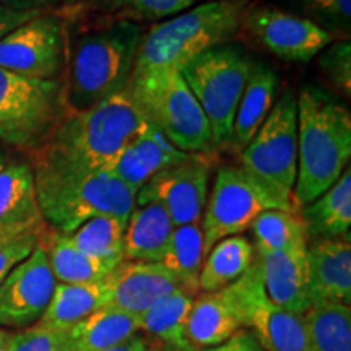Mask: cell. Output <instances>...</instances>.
Instances as JSON below:
<instances>
[{"instance_id": "6da1fadb", "label": "cell", "mask_w": 351, "mask_h": 351, "mask_svg": "<svg viewBox=\"0 0 351 351\" xmlns=\"http://www.w3.org/2000/svg\"><path fill=\"white\" fill-rule=\"evenodd\" d=\"M39 210L47 226L70 234L88 219L109 215L127 223L135 192L109 169H93L56 148L43 147L28 156Z\"/></svg>"}, {"instance_id": "5b68a950", "label": "cell", "mask_w": 351, "mask_h": 351, "mask_svg": "<svg viewBox=\"0 0 351 351\" xmlns=\"http://www.w3.org/2000/svg\"><path fill=\"white\" fill-rule=\"evenodd\" d=\"M145 121L186 153L215 152L212 129L179 70L132 75L125 86Z\"/></svg>"}, {"instance_id": "8d00e7d4", "label": "cell", "mask_w": 351, "mask_h": 351, "mask_svg": "<svg viewBox=\"0 0 351 351\" xmlns=\"http://www.w3.org/2000/svg\"><path fill=\"white\" fill-rule=\"evenodd\" d=\"M319 65L341 93L351 95V44L348 39L328 44L326 52L320 56Z\"/></svg>"}, {"instance_id": "e0dca14e", "label": "cell", "mask_w": 351, "mask_h": 351, "mask_svg": "<svg viewBox=\"0 0 351 351\" xmlns=\"http://www.w3.org/2000/svg\"><path fill=\"white\" fill-rule=\"evenodd\" d=\"M245 328L244 311L234 283L194 298L186 326V341L194 348L223 343Z\"/></svg>"}, {"instance_id": "f546056e", "label": "cell", "mask_w": 351, "mask_h": 351, "mask_svg": "<svg viewBox=\"0 0 351 351\" xmlns=\"http://www.w3.org/2000/svg\"><path fill=\"white\" fill-rule=\"evenodd\" d=\"M194 298L184 288H178L163 300L153 304L147 313L138 317V328L142 335L165 345L184 346L186 326L191 314Z\"/></svg>"}, {"instance_id": "30bf717a", "label": "cell", "mask_w": 351, "mask_h": 351, "mask_svg": "<svg viewBox=\"0 0 351 351\" xmlns=\"http://www.w3.org/2000/svg\"><path fill=\"white\" fill-rule=\"evenodd\" d=\"M241 166L280 195L293 200L298 173V101L287 90L251 142L241 150Z\"/></svg>"}, {"instance_id": "bcb514c9", "label": "cell", "mask_w": 351, "mask_h": 351, "mask_svg": "<svg viewBox=\"0 0 351 351\" xmlns=\"http://www.w3.org/2000/svg\"><path fill=\"white\" fill-rule=\"evenodd\" d=\"M83 2H86V0H64V3H67L69 7H72V5H80V3H83Z\"/></svg>"}, {"instance_id": "9c48e42d", "label": "cell", "mask_w": 351, "mask_h": 351, "mask_svg": "<svg viewBox=\"0 0 351 351\" xmlns=\"http://www.w3.org/2000/svg\"><path fill=\"white\" fill-rule=\"evenodd\" d=\"M267 210L300 212L295 202L280 195L243 166H219L200 221L205 256L218 241L249 230Z\"/></svg>"}, {"instance_id": "f6af8a7d", "label": "cell", "mask_w": 351, "mask_h": 351, "mask_svg": "<svg viewBox=\"0 0 351 351\" xmlns=\"http://www.w3.org/2000/svg\"><path fill=\"white\" fill-rule=\"evenodd\" d=\"M8 339H10V333L0 327V351H8Z\"/></svg>"}, {"instance_id": "9a60e30c", "label": "cell", "mask_w": 351, "mask_h": 351, "mask_svg": "<svg viewBox=\"0 0 351 351\" xmlns=\"http://www.w3.org/2000/svg\"><path fill=\"white\" fill-rule=\"evenodd\" d=\"M56 276L41 245L13 269L0 285V327H33L49 304Z\"/></svg>"}, {"instance_id": "ffe728a7", "label": "cell", "mask_w": 351, "mask_h": 351, "mask_svg": "<svg viewBox=\"0 0 351 351\" xmlns=\"http://www.w3.org/2000/svg\"><path fill=\"white\" fill-rule=\"evenodd\" d=\"M307 249V247H306ZM306 249L285 252H256L267 296L276 306L302 315L313 304Z\"/></svg>"}, {"instance_id": "7402d4cb", "label": "cell", "mask_w": 351, "mask_h": 351, "mask_svg": "<svg viewBox=\"0 0 351 351\" xmlns=\"http://www.w3.org/2000/svg\"><path fill=\"white\" fill-rule=\"evenodd\" d=\"M307 241L335 239L350 234L351 169L350 166L322 195L300 208Z\"/></svg>"}, {"instance_id": "60d3db41", "label": "cell", "mask_w": 351, "mask_h": 351, "mask_svg": "<svg viewBox=\"0 0 351 351\" xmlns=\"http://www.w3.org/2000/svg\"><path fill=\"white\" fill-rule=\"evenodd\" d=\"M64 0H0V5L20 12H41L49 13L60 7Z\"/></svg>"}, {"instance_id": "d4e9b609", "label": "cell", "mask_w": 351, "mask_h": 351, "mask_svg": "<svg viewBox=\"0 0 351 351\" xmlns=\"http://www.w3.org/2000/svg\"><path fill=\"white\" fill-rule=\"evenodd\" d=\"M39 245L46 252L57 283L95 285L106 278L111 269L73 245L67 234L44 226L39 234Z\"/></svg>"}, {"instance_id": "8992f818", "label": "cell", "mask_w": 351, "mask_h": 351, "mask_svg": "<svg viewBox=\"0 0 351 351\" xmlns=\"http://www.w3.org/2000/svg\"><path fill=\"white\" fill-rule=\"evenodd\" d=\"M62 80H38L0 69V142L32 153L51 142L67 119Z\"/></svg>"}, {"instance_id": "5bb4252c", "label": "cell", "mask_w": 351, "mask_h": 351, "mask_svg": "<svg viewBox=\"0 0 351 351\" xmlns=\"http://www.w3.org/2000/svg\"><path fill=\"white\" fill-rule=\"evenodd\" d=\"M234 288L244 311L245 328L263 351H306L304 315L289 313L269 300L256 258L236 280Z\"/></svg>"}, {"instance_id": "b9f144b4", "label": "cell", "mask_w": 351, "mask_h": 351, "mask_svg": "<svg viewBox=\"0 0 351 351\" xmlns=\"http://www.w3.org/2000/svg\"><path fill=\"white\" fill-rule=\"evenodd\" d=\"M148 348V339L142 333H137L132 339H129L124 343L114 346V348H109L106 351H147Z\"/></svg>"}, {"instance_id": "4fadbf2b", "label": "cell", "mask_w": 351, "mask_h": 351, "mask_svg": "<svg viewBox=\"0 0 351 351\" xmlns=\"http://www.w3.org/2000/svg\"><path fill=\"white\" fill-rule=\"evenodd\" d=\"M241 32L288 62H309L333 43V34L314 21L275 7L251 3L244 12Z\"/></svg>"}, {"instance_id": "603a6c76", "label": "cell", "mask_w": 351, "mask_h": 351, "mask_svg": "<svg viewBox=\"0 0 351 351\" xmlns=\"http://www.w3.org/2000/svg\"><path fill=\"white\" fill-rule=\"evenodd\" d=\"M174 228L160 204L135 205L125 223L124 261L161 262Z\"/></svg>"}, {"instance_id": "7c38bea8", "label": "cell", "mask_w": 351, "mask_h": 351, "mask_svg": "<svg viewBox=\"0 0 351 351\" xmlns=\"http://www.w3.org/2000/svg\"><path fill=\"white\" fill-rule=\"evenodd\" d=\"M213 160L191 153L179 165L158 173L135 195V205L160 204L174 226L202 221L208 199V182Z\"/></svg>"}, {"instance_id": "f35d334b", "label": "cell", "mask_w": 351, "mask_h": 351, "mask_svg": "<svg viewBox=\"0 0 351 351\" xmlns=\"http://www.w3.org/2000/svg\"><path fill=\"white\" fill-rule=\"evenodd\" d=\"M184 351H263L262 346L258 345L256 337L252 335L247 328H243L238 333L228 339L223 343L205 346V348H194V346L187 345Z\"/></svg>"}, {"instance_id": "e575fe53", "label": "cell", "mask_w": 351, "mask_h": 351, "mask_svg": "<svg viewBox=\"0 0 351 351\" xmlns=\"http://www.w3.org/2000/svg\"><path fill=\"white\" fill-rule=\"evenodd\" d=\"M8 351H73L69 332L54 330L34 324L33 327L10 333Z\"/></svg>"}, {"instance_id": "ba28073f", "label": "cell", "mask_w": 351, "mask_h": 351, "mask_svg": "<svg viewBox=\"0 0 351 351\" xmlns=\"http://www.w3.org/2000/svg\"><path fill=\"white\" fill-rule=\"evenodd\" d=\"M252 64V57L243 47L225 43L202 52L179 70L207 117L215 148L232 145L236 109Z\"/></svg>"}, {"instance_id": "277c9868", "label": "cell", "mask_w": 351, "mask_h": 351, "mask_svg": "<svg viewBox=\"0 0 351 351\" xmlns=\"http://www.w3.org/2000/svg\"><path fill=\"white\" fill-rule=\"evenodd\" d=\"M249 0H205L156 21L143 33L132 75L181 70L184 64L239 33Z\"/></svg>"}, {"instance_id": "8fae6325", "label": "cell", "mask_w": 351, "mask_h": 351, "mask_svg": "<svg viewBox=\"0 0 351 351\" xmlns=\"http://www.w3.org/2000/svg\"><path fill=\"white\" fill-rule=\"evenodd\" d=\"M67 59V21L41 13L0 39V69L38 80H62Z\"/></svg>"}, {"instance_id": "4dcf8cb0", "label": "cell", "mask_w": 351, "mask_h": 351, "mask_svg": "<svg viewBox=\"0 0 351 351\" xmlns=\"http://www.w3.org/2000/svg\"><path fill=\"white\" fill-rule=\"evenodd\" d=\"M204 261V232L200 223L176 226L160 263H163L178 278L181 288L192 296L200 295L199 278Z\"/></svg>"}, {"instance_id": "83f0119b", "label": "cell", "mask_w": 351, "mask_h": 351, "mask_svg": "<svg viewBox=\"0 0 351 351\" xmlns=\"http://www.w3.org/2000/svg\"><path fill=\"white\" fill-rule=\"evenodd\" d=\"M256 258V249L243 234L218 241L205 256L202 265L200 293H213L239 280Z\"/></svg>"}, {"instance_id": "52a82bcc", "label": "cell", "mask_w": 351, "mask_h": 351, "mask_svg": "<svg viewBox=\"0 0 351 351\" xmlns=\"http://www.w3.org/2000/svg\"><path fill=\"white\" fill-rule=\"evenodd\" d=\"M145 124L124 90L88 111L69 114L47 145L93 169H111Z\"/></svg>"}, {"instance_id": "d6a6232c", "label": "cell", "mask_w": 351, "mask_h": 351, "mask_svg": "<svg viewBox=\"0 0 351 351\" xmlns=\"http://www.w3.org/2000/svg\"><path fill=\"white\" fill-rule=\"evenodd\" d=\"M249 230H252L256 252L298 251L309 243L300 212L267 210L254 219Z\"/></svg>"}, {"instance_id": "74e56055", "label": "cell", "mask_w": 351, "mask_h": 351, "mask_svg": "<svg viewBox=\"0 0 351 351\" xmlns=\"http://www.w3.org/2000/svg\"><path fill=\"white\" fill-rule=\"evenodd\" d=\"M41 230L29 231L25 232V234L15 236V238L0 241V285H2L3 280L7 278L8 274H10L19 263L23 262L26 257L32 256L33 251L39 244Z\"/></svg>"}, {"instance_id": "44dd1931", "label": "cell", "mask_w": 351, "mask_h": 351, "mask_svg": "<svg viewBox=\"0 0 351 351\" xmlns=\"http://www.w3.org/2000/svg\"><path fill=\"white\" fill-rule=\"evenodd\" d=\"M309 293L313 302H351L350 234L307 243Z\"/></svg>"}, {"instance_id": "ee69618b", "label": "cell", "mask_w": 351, "mask_h": 351, "mask_svg": "<svg viewBox=\"0 0 351 351\" xmlns=\"http://www.w3.org/2000/svg\"><path fill=\"white\" fill-rule=\"evenodd\" d=\"M15 158H16V156L13 155L12 148L7 147L5 143L0 142V171L5 168V166H7L8 163H12V161L15 160Z\"/></svg>"}, {"instance_id": "484cf974", "label": "cell", "mask_w": 351, "mask_h": 351, "mask_svg": "<svg viewBox=\"0 0 351 351\" xmlns=\"http://www.w3.org/2000/svg\"><path fill=\"white\" fill-rule=\"evenodd\" d=\"M137 333L138 317L104 306L69 330V337L73 351H106Z\"/></svg>"}, {"instance_id": "7bdbcfd3", "label": "cell", "mask_w": 351, "mask_h": 351, "mask_svg": "<svg viewBox=\"0 0 351 351\" xmlns=\"http://www.w3.org/2000/svg\"><path fill=\"white\" fill-rule=\"evenodd\" d=\"M186 346L187 345H184V346L165 345V343H161V341L148 339V348H147V351H184V348H186Z\"/></svg>"}, {"instance_id": "f1b7e54d", "label": "cell", "mask_w": 351, "mask_h": 351, "mask_svg": "<svg viewBox=\"0 0 351 351\" xmlns=\"http://www.w3.org/2000/svg\"><path fill=\"white\" fill-rule=\"evenodd\" d=\"M306 351H351V309L341 302H313L304 314Z\"/></svg>"}, {"instance_id": "ac0fdd59", "label": "cell", "mask_w": 351, "mask_h": 351, "mask_svg": "<svg viewBox=\"0 0 351 351\" xmlns=\"http://www.w3.org/2000/svg\"><path fill=\"white\" fill-rule=\"evenodd\" d=\"M44 225L32 165L15 158L0 171V241L38 231Z\"/></svg>"}, {"instance_id": "4316f807", "label": "cell", "mask_w": 351, "mask_h": 351, "mask_svg": "<svg viewBox=\"0 0 351 351\" xmlns=\"http://www.w3.org/2000/svg\"><path fill=\"white\" fill-rule=\"evenodd\" d=\"M103 282L95 285L57 283L39 326L69 332L96 311L104 307Z\"/></svg>"}, {"instance_id": "7a4b0ae2", "label": "cell", "mask_w": 351, "mask_h": 351, "mask_svg": "<svg viewBox=\"0 0 351 351\" xmlns=\"http://www.w3.org/2000/svg\"><path fill=\"white\" fill-rule=\"evenodd\" d=\"M142 38V26L117 16L73 36L67 33L62 82L69 114L88 111L125 90Z\"/></svg>"}, {"instance_id": "836d02e7", "label": "cell", "mask_w": 351, "mask_h": 351, "mask_svg": "<svg viewBox=\"0 0 351 351\" xmlns=\"http://www.w3.org/2000/svg\"><path fill=\"white\" fill-rule=\"evenodd\" d=\"M205 0H109L117 19L130 21H160L179 15Z\"/></svg>"}, {"instance_id": "3957f363", "label": "cell", "mask_w": 351, "mask_h": 351, "mask_svg": "<svg viewBox=\"0 0 351 351\" xmlns=\"http://www.w3.org/2000/svg\"><path fill=\"white\" fill-rule=\"evenodd\" d=\"M298 101V173L293 202L300 210L322 195L348 168L351 114L328 91L304 85Z\"/></svg>"}, {"instance_id": "cb8c5ba5", "label": "cell", "mask_w": 351, "mask_h": 351, "mask_svg": "<svg viewBox=\"0 0 351 351\" xmlns=\"http://www.w3.org/2000/svg\"><path fill=\"white\" fill-rule=\"evenodd\" d=\"M278 77L269 65L254 60L247 85L236 109L232 124V145L234 150H244L251 142L258 127L267 119L274 108Z\"/></svg>"}, {"instance_id": "2e32d148", "label": "cell", "mask_w": 351, "mask_h": 351, "mask_svg": "<svg viewBox=\"0 0 351 351\" xmlns=\"http://www.w3.org/2000/svg\"><path fill=\"white\" fill-rule=\"evenodd\" d=\"M103 287L104 306L140 317L181 285L163 263L122 261L103 280Z\"/></svg>"}, {"instance_id": "1f68e13d", "label": "cell", "mask_w": 351, "mask_h": 351, "mask_svg": "<svg viewBox=\"0 0 351 351\" xmlns=\"http://www.w3.org/2000/svg\"><path fill=\"white\" fill-rule=\"evenodd\" d=\"M124 221L109 215H101L88 219L67 236L82 252L103 262L112 270L124 261Z\"/></svg>"}, {"instance_id": "ab89813d", "label": "cell", "mask_w": 351, "mask_h": 351, "mask_svg": "<svg viewBox=\"0 0 351 351\" xmlns=\"http://www.w3.org/2000/svg\"><path fill=\"white\" fill-rule=\"evenodd\" d=\"M38 15H41V12H20L0 5V39Z\"/></svg>"}, {"instance_id": "d6986e66", "label": "cell", "mask_w": 351, "mask_h": 351, "mask_svg": "<svg viewBox=\"0 0 351 351\" xmlns=\"http://www.w3.org/2000/svg\"><path fill=\"white\" fill-rule=\"evenodd\" d=\"M191 153L176 148L156 127L145 124L111 166V173L137 194L158 173L179 165Z\"/></svg>"}, {"instance_id": "d590c367", "label": "cell", "mask_w": 351, "mask_h": 351, "mask_svg": "<svg viewBox=\"0 0 351 351\" xmlns=\"http://www.w3.org/2000/svg\"><path fill=\"white\" fill-rule=\"evenodd\" d=\"M302 10L311 21L327 32H348L351 23V0H301ZM333 34V33H332Z\"/></svg>"}]
</instances>
